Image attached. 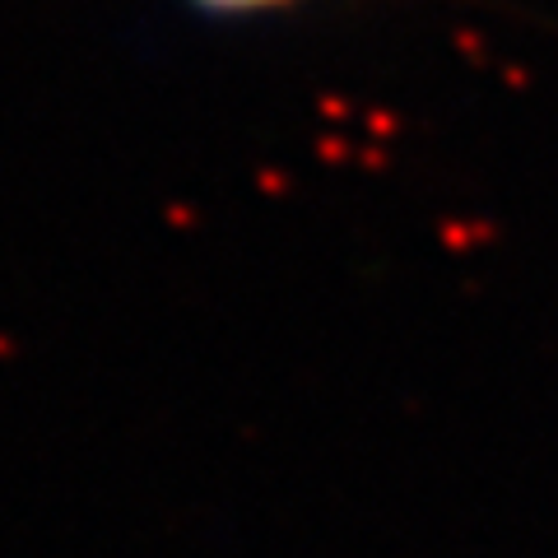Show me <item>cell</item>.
Masks as SVG:
<instances>
[{
  "label": "cell",
  "instance_id": "cell-1",
  "mask_svg": "<svg viewBox=\"0 0 558 558\" xmlns=\"http://www.w3.org/2000/svg\"><path fill=\"white\" fill-rule=\"evenodd\" d=\"M205 20H256V14H275V10H293L307 0H182Z\"/></svg>",
  "mask_w": 558,
  "mask_h": 558
}]
</instances>
